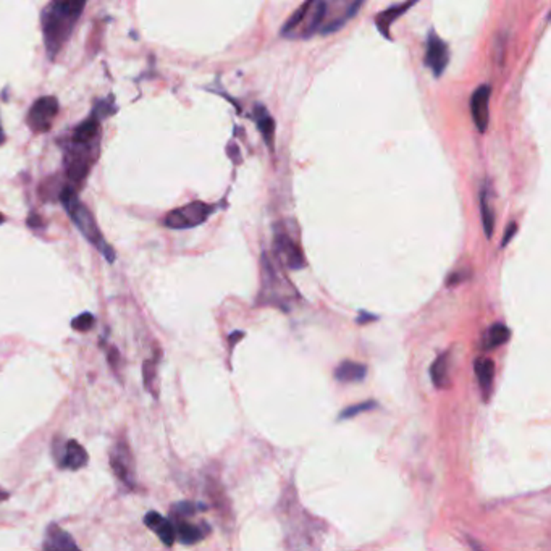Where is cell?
<instances>
[{
	"label": "cell",
	"mask_w": 551,
	"mask_h": 551,
	"mask_svg": "<svg viewBox=\"0 0 551 551\" xmlns=\"http://www.w3.org/2000/svg\"><path fill=\"white\" fill-rule=\"evenodd\" d=\"M101 120L102 118L93 112L73 129L67 141L62 143L70 186H73L77 191L84 185L94 162L99 157L102 139Z\"/></svg>",
	"instance_id": "6da1fadb"
},
{
	"label": "cell",
	"mask_w": 551,
	"mask_h": 551,
	"mask_svg": "<svg viewBox=\"0 0 551 551\" xmlns=\"http://www.w3.org/2000/svg\"><path fill=\"white\" fill-rule=\"evenodd\" d=\"M84 7L86 2L83 0H57L42 10V36H44L47 57L51 60H56L63 46L68 42Z\"/></svg>",
	"instance_id": "7a4b0ae2"
},
{
	"label": "cell",
	"mask_w": 551,
	"mask_h": 551,
	"mask_svg": "<svg viewBox=\"0 0 551 551\" xmlns=\"http://www.w3.org/2000/svg\"><path fill=\"white\" fill-rule=\"evenodd\" d=\"M58 199H60L62 205L67 210L70 219L73 220V223L77 225L79 233L93 245L102 256L107 259V262H113L117 257V252L113 247L105 241V238L102 236L97 221L94 220L93 214L89 212V209L78 199V191L73 186H63L58 193Z\"/></svg>",
	"instance_id": "3957f363"
},
{
	"label": "cell",
	"mask_w": 551,
	"mask_h": 551,
	"mask_svg": "<svg viewBox=\"0 0 551 551\" xmlns=\"http://www.w3.org/2000/svg\"><path fill=\"white\" fill-rule=\"evenodd\" d=\"M328 13V2H306L286 21L282 34L294 36L301 30L302 36H311L322 28Z\"/></svg>",
	"instance_id": "277c9868"
},
{
	"label": "cell",
	"mask_w": 551,
	"mask_h": 551,
	"mask_svg": "<svg viewBox=\"0 0 551 551\" xmlns=\"http://www.w3.org/2000/svg\"><path fill=\"white\" fill-rule=\"evenodd\" d=\"M217 210V205H210L205 202H191L188 205H183L180 209L171 210L167 215L164 223L171 230H188L194 228V226L204 223L210 215Z\"/></svg>",
	"instance_id": "5b68a950"
},
{
	"label": "cell",
	"mask_w": 551,
	"mask_h": 551,
	"mask_svg": "<svg viewBox=\"0 0 551 551\" xmlns=\"http://www.w3.org/2000/svg\"><path fill=\"white\" fill-rule=\"evenodd\" d=\"M110 467L113 474L128 488L136 487V462H134L131 448L125 439H118L110 450Z\"/></svg>",
	"instance_id": "8992f818"
},
{
	"label": "cell",
	"mask_w": 551,
	"mask_h": 551,
	"mask_svg": "<svg viewBox=\"0 0 551 551\" xmlns=\"http://www.w3.org/2000/svg\"><path fill=\"white\" fill-rule=\"evenodd\" d=\"M262 264H264L262 298H266L267 302L277 301L278 306H283L285 299L290 301L291 296L294 294V290L291 288L288 280H286L283 275L272 266V262H270L266 256H264Z\"/></svg>",
	"instance_id": "52a82bcc"
},
{
	"label": "cell",
	"mask_w": 551,
	"mask_h": 551,
	"mask_svg": "<svg viewBox=\"0 0 551 551\" xmlns=\"http://www.w3.org/2000/svg\"><path fill=\"white\" fill-rule=\"evenodd\" d=\"M58 113V101L53 96H44L37 99L28 112L26 123L32 129V133H47L52 128V123Z\"/></svg>",
	"instance_id": "ba28073f"
},
{
	"label": "cell",
	"mask_w": 551,
	"mask_h": 551,
	"mask_svg": "<svg viewBox=\"0 0 551 551\" xmlns=\"http://www.w3.org/2000/svg\"><path fill=\"white\" fill-rule=\"evenodd\" d=\"M52 450L56 453L58 467L62 469L78 471V469H83L89 462L88 451L77 440H63L62 445L53 443Z\"/></svg>",
	"instance_id": "9c48e42d"
},
{
	"label": "cell",
	"mask_w": 551,
	"mask_h": 551,
	"mask_svg": "<svg viewBox=\"0 0 551 551\" xmlns=\"http://www.w3.org/2000/svg\"><path fill=\"white\" fill-rule=\"evenodd\" d=\"M450 62V52H448V46L445 41L432 30L429 32V39H427V51H425V65L432 70V73L435 77L445 72L446 65Z\"/></svg>",
	"instance_id": "30bf717a"
},
{
	"label": "cell",
	"mask_w": 551,
	"mask_h": 551,
	"mask_svg": "<svg viewBox=\"0 0 551 551\" xmlns=\"http://www.w3.org/2000/svg\"><path fill=\"white\" fill-rule=\"evenodd\" d=\"M275 251H277L280 261L291 270H301L306 267V259L301 247L291 240L288 235L277 233L275 235Z\"/></svg>",
	"instance_id": "8fae6325"
},
{
	"label": "cell",
	"mask_w": 551,
	"mask_h": 551,
	"mask_svg": "<svg viewBox=\"0 0 551 551\" xmlns=\"http://www.w3.org/2000/svg\"><path fill=\"white\" fill-rule=\"evenodd\" d=\"M490 94L491 89L488 84L479 86L477 89L474 91V94L471 97V113H472V120L475 123V127L480 133H485L488 128L490 122Z\"/></svg>",
	"instance_id": "7c38bea8"
},
{
	"label": "cell",
	"mask_w": 551,
	"mask_h": 551,
	"mask_svg": "<svg viewBox=\"0 0 551 551\" xmlns=\"http://www.w3.org/2000/svg\"><path fill=\"white\" fill-rule=\"evenodd\" d=\"M42 551H81L74 542V538L67 531L58 526L51 524L46 531L44 542H42Z\"/></svg>",
	"instance_id": "4fadbf2b"
},
{
	"label": "cell",
	"mask_w": 551,
	"mask_h": 551,
	"mask_svg": "<svg viewBox=\"0 0 551 551\" xmlns=\"http://www.w3.org/2000/svg\"><path fill=\"white\" fill-rule=\"evenodd\" d=\"M144 524L162 540V543L167 545V547H171V545L175 543L176 533H175L174 522L165 519V517L160 516L159 512L149 511L148 514L144 516Z\"/></svg>",
	"instance_id": "5bb4252c"
},
{
	"label": "cell",
	"mask_w": 551,
	"mask_h": 551,
	"mask_svg": "<svg viewBox=\"0 0 551 551\" xmlns=\"http://www.w3.org/2000/svg\"><path fill=\"white\" fill-rule=\"evenodd\" d=\"M415 2H404V4H398V5H393V7L383 10V12L378 13L375 16V25L378 31L382 32L383 36L387 37V39H390V26L393 25V21L399 18L403 13H406L408 10L413 7Z\"/></svg>",
	"instance_id": "9a60e30c"
},
{
	"label": "cell",
	"mask_w": 551,
	"mask_h": 551,
	"mask_svg": "<svg viewBox=\"0 0 551 551\" xmlns=\"http://www.w3.org/2000/svg\"><path fill=\"white\" fill-rule=\"evenodd\" d=\"M175 533L176 538L180 540L183 545H194L205 537V533L209 532L207 527L194 526V524L188 522L185 519H175Z\"/></svg>",
	"instance_id": "2e32d148"
},
{
	"label": "cell",
	"mask_w": 551,
	"mask_h": 551,
	"mask_svg": "<svg viewBox=\"0 0 551 551\" xmlns=\"http://www.w3.org/2000/svg\"><path fill=\"white\" fill-rule=\"evenodd\" d=\"M254 120L257 123L259 131H261L264 141L270 149H273L275 143V120L270 115L268 110L264 105H256L254 109Z\"/></svg>",
	"instance_id": "e0dca14e"
},
{
	"label": "cell",
	"mask_w": 551,
	"mask_h": 551,
	"mask_svg": "<svg viewBox=\"0 0 551 551\" xmlns=\"http://www.w3.org/2000/svg\"><path fill=\"white\" fill-rule=\"evenodd\" d=\"M474 370H475V375H477L479 385L482 388L484 396L487 399L491 390V385H493V377H495L493 361L488 358H479L474 363Z\"/></svg>",
	"instance_id": "ac0fdd59"
},
{
	"label": "cell",
	"mask_w": 551,
	"mask_h": 551,
	"mask_svg": "<svg viewBox=\"0 0 551 551\" xmlns=\"http://www.w3.org/2000/svg\"><path fill=\"white\" fill-rule=\"evenodd\" d=\"M367 375V367L364 364L353 363V361H344L335 370L337 380L343 383H356L363 382Z\"/></svg>",
	"instance_id": "d6986e66"
},
{
	"label": "cell",
	"mask_w": 551,
	"mask_h": 551,
	"mask_svg": "<svg viewBox=\"0 0 551 551\" xmlns=\"http://www.w3.org/2000/svg\"><path fill=\"white\" fill-rule=\"evenodd\" d=\"M510 338H511L510 328L503 325V323H493V325H491L487 330V333H485L484 348L485 349L498 348V346H501V344L510 342Z\"/></svg>",
	"instance_id": "ffe728a7"
},
{
	"label": "cell",
	"mask_w": 551,
	"mask_h": 551,
	"mask_svg": "<svg viewBox=\"0 0 551 551\" xmlns=\"http://www.w3.org/2000/svg\"><path fill=\"white\" fill-rule=\"evenodd\" d=\"M448 354L443 353L439 358L434 361V364L430 367V377L432 382L436 388H443L446 385L448 380Z\"/></svg>",
	"instance_id": "44dd1931"
},
{
	"label": "cell",
	"mask_w": 551,
	"mask_h": 551,
	"mask_svg": "<svg viewBox=\"0 0 551 551\" xmlns=\"http://www.w3.org/2000/svg\"><path fill=\"white\" fill-rule=\"evenodd\" d=\"M480 212H482V223H484L485 235H487V238H491V233H493V225H495V215L490 205V196L487 193V188L482 189V196H480Z\"/></svg>",
	"instance_id": "7402d4cb"
},
{
	"label": "cell",
	"mask_w": 551,
	"mask_h": 551,
	"mask_svg": "<svg viewBox=\"0 0 551 551\" xmlns=\"http://www.w3.org/2000/svg\"><path fill=\"white\" fill-rule=\"evenodd\" d=\"M199 507H205L201 505H194V503H189V501H181V503H176L171 507V516L175 517V519H188V517L194 516L197 512Z\"/></svg>",
	"instance_id": "603a6c76"
},
{
	"label": "cell",
	"mask_w": 551,
	"mask_h": 551,
	"mask_svg": "<svg viewBox=\"0 0 551 551\" xmlns=\"http://www.w3.org/2000/svg\"><path fill=\"white\" fill-rule=\"evenodd\" d=\"M143 375H144V385L148 388V391H150L154 396H157V391L154 388V380H155V361H145L143 365Z\"/></svg>",
	"instance_id": "cb8c5ba5"
},
{
	"label": "cell",
	"mask_w": 551,
	"mask_h": 551,
	"mask_svg": "<svg viewBox=\"0 0 551 551\" xmlns=\"http://www.w3.org/2000/svg\"><path fill=\"white\" fill-rule=\"evenodd\" d=\"M94 322H96L94 316L89 314V312H84V314H81L77 318H73L72 327H73V330L84 333V332H89L91 328L94 327Z\"/></svg>",
	"instance_id": "d4e9b609"
},
{
	"label": "cell",
	"mask_w": 551,
	"mask_h": 551,
	"mask_svg": "<svg viewBox=\"0 0 551 551\" xmlns=\"http://www.w3.org/2000/svg\"><path fill=\"white\" fill-rule=\"evenodd\" d=\"M377 406L375 403L372 401H367V403H361V404H356V406H351L346 410H343L342 414H339V419H351L354 417V415H358L361 413H364V410H369V409H374Z\"/></svg>",
	"instance_id": "484cf974"
},
{
	"label": "cell",
	"mask_w": 551,
	"mask_h": 551,
	"mask_svg": "<svg viewBox=\"0 0 551 551\" xmlns=\"http://www.w3.org/2000/svg\"><path fill=\"white\" fill-rule=\"evenodd\" d=\"M516 230H517V225L514 223V221H511L510 225H507V228H506V233H505V238H503V241H501V247H505L507 242H510V240L512 236H514V233H516Z\"/></svg>",
	"instance_id": "4316f807"
},
{
	"label": "cell",
	"mask_w": 551,
	"mask_h": 551,
	"mask_svg": "<svg viewBox=\"0 0 551 551\" xmlns=\"http://www.w3.org/2000/svg\"><path fill=\"white\" fill-rule=\"evenodd\" d=\"M117 361H120V353L117 348H112L109 351V363L113 367V370H117Z\"/></svg>",
	"instance_id": "83f0119b"
},
{
	"label": "cell",
	"mask_w": 551,
	"mask_h": 551,
	"mask_svg": "<svg viewBox=\"0 0 551 551\" xmlns=\"http://www.w3.org/2000/svg\"><path fill=\"white\" fill-rule=\"evenodd\" d=\"M469 543H471L472 551H485V550L482 548V545H480L479 542H475V540H472V538H469Z\"/></svg>",
	"instance_id": "f1b7e54d"
},
{
	"label": "cell",
	"mask_w": 551,
	"mask_h": 551,
	"mask_svg": "<svg viewBox=\"0 0 551 551\" xmlns=\"http://www.w3.org/2000/svg\"><path fill=\"white\" fill-rule=\"evenodd\" d=\"M5 500H8V493L7 491L0 490V501H5Z\"/></svg>",
	"instance_id": "f546056e"
},
{
	"label": "cell",
	"mask_w": 551,
	"mask_h": 551,
	"mask_svg": "<svg viewBox=\"0 0 551 551\" xmlns=\"http://www.w3.org/2000/svg\"><path fill=\"white\" fill-rule=\"evenodd\" d=\"M5 143V134H4V128H2V123H0V144Z\"/></svg>",
	"instance_id": "4dcf8cb0"
},
{
	"label": "cell",
	"mask_w": 551,
	"mask_h": 551,
	"mask_svg": "<svg viewBox=\"0 0 551 551\" xmlns=\"http://www.w3.org/2000/svg\"><path fill=\"white\" fill-rule=\"evenodd\" d=\"M4 221H5V217H4V215H2V214H0V225H2V223H4Z\"/></svg>",
	"instance_id": "1f68e13d"
}]
</instances>
